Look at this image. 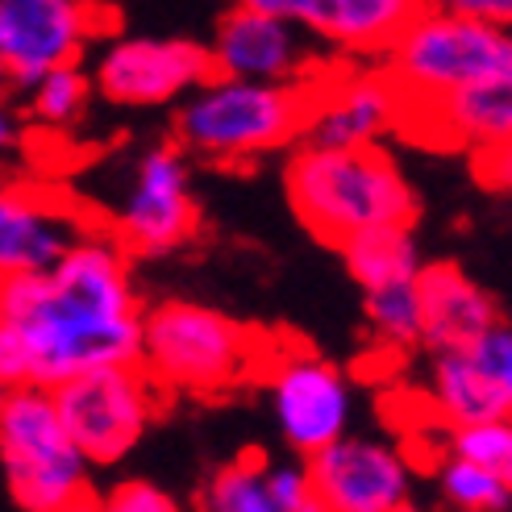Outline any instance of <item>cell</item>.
Instances as JSON below:
<instances>
[{
  "label": "cell",
  "mask_w": 512,
  "mask_h": 512,
  "mask_svg": "<svg viewBox=\"0 0 512 512\" xmlns=\"http://www.w3.org/2000/svg\"><path fill=\"white\" fill-rule=\"evenodd\" d=\"M425 5L429 0H342L325 42L346 50L350 59H383Z\"/></svg>",
  "instance_id": "cell-19"
},
{
  "label": "cell",
  "mask_w": 512,
  "mask_h": 512,
  "mask_svg": "<svg viewBox=\"0 0 512 512\" xmlns=\"http://www.w3.org/2000/svg\"><path fill=\"white\" fill-rule=\"evenodd\" d=\"M50 400L84 463L105 467L138 446L146 425L167 404V392L142 371V363H125L75 375L50 388Z\"/></svg>",
  "instance_id": "cell-7"
},
{
  "label": "cell",
  "mask_w": 512,
  "mask_h": 512,
  "mask_svg": "<svg viewBox=\"0 0 512 512\" xmlns=\"http://www.w3.org/2000/svg\"><path fill=\"white\" fill-rule=\"evenodd\" d=\"M213 80L209 46L188 38H121L96 63V92L109 105L150 109Z\"/></svg>",
  "instance_id": "cell-15"
},
{
  "label": "cell",
  "mask_w": 512,
  "mask_h": 512,
  "mask_svg": "<svg viewBox=\"0 0 512 512\" xmlns=\"http://www.w3.org/2000/svg\"><path fill=\"white\" fill-rule=\"evenodd\" d=\"M263 479H267V492L275 496V504L284 512H325L304 463H263Z\"/></svg>",
  "instance_id": "cell-27"
},
{
  "label": "cell",
  "mask_w": 512,
  "mask_h": 512,
  "mask_svg": "<svg viewBox=\"0 0 512 512\" xmlns=\"http://www.w3.org/2000/svg\"><path fill=\"white\" fill-rule=\"evenodd\" d=\"M0 463L25 512H59L88 488V463L46 388H13L0 404Z\"/></svg>",
  "instance_id": "cell-6"
},
{
  "label": "cell",
  "mask_w": 512,
  "mask_h": 512,
  "mask_svg": "<svg viewBox=\"0 0 512 512\" xmlns=\"http://www.w3.org/2000/svg\"><path fill=\"white\" fill-rule=\"evenodd\" d=\"M209 59H213V75L254 80V84H296V88H309L329 67L321 50L313 46V34L246 5H234L217 21Z\"/></svg>",
  "instance_id": "cell-14"
},
{
  "label": "cell",
  "mask_w": 512,
  "mask_h": 512,
  "mask_svg": "<svg viewBox=\"0 0 512 512\" xmlns=\"http://www.w3.org/2000/svg\"><path fill=\"white\" fill-rule=\"evenodd\" d=\"M0 383L5 388H34L30 379V350L13 321L0 317Z\"/></svg>",
  "instance_id": "cell-29"
},
{
  "label": "cell",
  "mask_w": 512,
  "mask_h": 512,
  "mask_svg": "<svg viewBox=\"0 0 512 512\" xmlns=\"http://www.w3.org/2000/svg\"><path fill=\"white\" fill-rule=\"evenodd\" d=\"M200 229V204L192 192L188 155L175 142L146 150L134 167V188L109 234L130 259H155L188 246Z\"/></svg>",
  "instance_id": "cell-9"
},
{
  "label": "cell",
  "mask_w": 512,
  "mask_h": 512,
  "mask_svg": "<svg viewBox=\"0 0 512 512\" xmlns=\"http://www.w3.org/2000/svg\"><path fill=\"white\" fill-rule=\"evenodd\" d=\"M263 463L267 458L259 454H242L238 463L221 467L204 488V512H284L267 492Z\"/></svg>",
  "instance_id": "cell-22"
},
{
  "label": "cell",
  "mask_w": 512,
  "mask_h": 512,
  "mask_svg": "<svg viewBox=\"0 0 512 512\" xmlns=\"http://www.w3.org/2000/svg\"><path fill=\"white\" fill-rule=\"evenodd\" d=\"M259 375L267 379L279 433L300 458H313L317 450L350 433L354 388L342 375V367H334L329 358L304 346H288V350L267 346Z\"/></svg>",
  "instance_id": "cell-8"
},
{
  "label": "cell",
  "mask_w": 512,
  "mask_h": 512,
  "mask_svg": "<svg viewBox=\"0 0 512 512\" xmlns=\"http://www.w3.org/2000/svg\"><path fill=\"white\" fill-rule=\"evenodd\" d=\"M304 130V88L213 75L175 113V146L209 163H250L288 150Z\"/></svg>",
  "instance_id": "cell-4"
},
{
  "label": "cell",
  "mask_w": 512,
  "mask_h": 512,
  "mask_svg": "<svg viewBox=\"0 0 512 512\" xmlns=\"http://www.w3.org/2000/svg\"><path fill=\"white\" fill-rule=\"evenodd\" d=\"M429 5H454V0H429Z\"/></svg>",
  "instance_id": "cell-35"
},
{
  "label": "cell",
  "mask_w": 512,
  "mask_h": 512,
  "mask_svg": "<svg viewBox=\"0 0 512 512\" xmlns=\"http://www.w3.org/2000/svg\"><path fill=\"white\" fill-rule=\"evenodd\" d=\"M512 63V34L450 5H425L392 42L383 71L404 96V113L442 100L446 92L496 75Z\"/></svg>",
  "instance_id": "cell-5"
},
{
  "label": "cell",
  "mask_w": 512,
  "mask_h": 512,
  "mask_svg": "<svg viewBox=\"0 0 512 512\" xmlns=\"http://www.w3.org/2000/svg\"><path fill=\"white\" fill-rule=\"evenodd\" d=\"M267 338L209 304L167 300L142 313V371L171 392L221 396L263 371Z\"/></svg>",
  "instance_id": "cell-3"
},
{
  "label": "cell",
  "mask_w": 512,
  "mask_h": 512,
  "mask_svg": "<svg viewBox=\"0 0 512 512\" xmlns=\"http://www.w3.org/2000/svg\"><path fill=\"white\" fill-rule=\"evenodd\" d=\"M338 250L346 259L350 279L363 292L388 288V284H413L425 267L413 225H379V229H367V234H354Z\"/></svg>",
  "instance_id": "cell-20"
},
{
  "label": "cell",
  "mask_w": 512,
  "mask_h": 512,
  "mask_svg": "<svg viewBox=\"0 0 512 512\" xmlns=\"http://www.w3.org/2000/svg\"><path fill=\"white\" fill-rule=\"evenodd\" d=\"M238 5L259 9L267 17H279V21H288V25H296V30H304V34H313V38L325 42L329 21H334L342 0H238Z\"/></svg>",
  "instance_id": "cell-26"
},
{
  "label": "cell",
  "mask_w": 512,
  "mask_h": 512,
  "mask_svg": "<svg viewBox=\"0 0 512 512\" xmlns=\"http://www.w3.org/2000/svg\"><path fill=\"white\" fill-rule=\"evenodd\" d=\"M100 512H184V508H179L175 496L155 488V483L125 479V483H117L105 500H100Z\"/></svg>",
  "instance_id": "cell-28"
},
{
  "label": "cell",
  "mask_w": 512,
  "mask_h": 512,
  "mask_svg": "<svg viewBox=\"0 0 512 512\" xmlns=\"http://www.w3.org/2000/svg\"><path fill=\"white\" fill-rule=\"evenodd\" d=\"M475 155V179L492 192H512V138L496 142V146H483L471 150Z\"/></svg>",
  "instance_id": "cell-30"
},
{
  "label": "cell",
  "mask_w": 512,
  "mask_h": 512,
  "mask_svg": "<svg viewBox=\"0 0 512 512\" xmlns=\"http://www.w3.org/2000/svg\"><path fill=\"white\" fill-rule=\"evenodd\" d=\"M0 75H5V50H0Z\"/></svg>",
  "instance_id": "cell-34"
},
{
  "label": "cell",
  "mask_w": 512,
  "mask_h": 512,
  "mask_svg": "<svg viewBox=\"0 0 512 512\" xmlns=\"http://www.w3.org/2000/svg\"><path fill=\"white\" fill-rule=\"evenodd\" d=\"M400 130H413L433 142L483 150L512 138V63L496 75H483L475 84L446 92L442 100L421 109H408Z\"/></svg>",
  "instance_id": "cell-17"
},
{
  "label": "cell",
  "mask_w": 512,
  "mask_h": 512,
  "mask_svg": "<svg viewBox=\"0 0 512 512\" xmlns=\"http://www.w3.org/2000/svg\"><path fill=\"white\" fill-rule=\"evenodd\" d=\"M88 234L96 229L84 221L80 204L63 192L0 184V275H42Z\"/></svg>",
  "instance_id": "cell-16"
},
{
  "label": "cell",
  "mask_w": 512,
  "mask_h": 512,
  "mask_svg": "<svg viewBox=\"0 0 512 512\" xmlns=\"http://www.w3.org/2000/svg\"><path fill=\"white\" fill-rule=\"evenodd\" d=\"M13 142H17V134H13V117L5 113V105H0V163L9 159V150H13Z\"/></svg>",
  "instance_id": "cell-32"
},
{
  "label": "cell",
  "mask_w": 512,
  "mask_h": 512,
  "mask_svg": "<svg viewBox=\"0 0 512 512\" xmlns=\"http://www.w3.org/2000/svg\"><path fill=\"white\" fill-rule=\"evenodd\" d=\"M363 309L375 342L392 346V350H413L421 346V296H417V279L413 284H388V288H371L363 292Z\"/></svg>",
  "instance_id": "cell-21"
},
{
  "label": "cell",
  "mask_w": 512,
  "mask_h": 512,
  "mask_svg": "<svg viewBox=\"0 0 512 512\" xmlns=\"http://www.w3.org/2000/svg\"><path fill=\"white\" fill-rule=\"evenodd\" d=\"M92 84L80 67H59L34 84V117L46 125H71L88 109Z\"/></svg>",
  "instance_id": "cell-25"
},
{
  "label": "cell",
  "mask_w": 512,
  "mask_h": 512,
  "mask_svg": "<svg viewBox=\"0 0 512 512\" xmlns=\"http://www.w3.org/2000/svg\"><path fill=\"white\" fill-rule=\"evenodd\" d=\"M450 9H463L479 21L496 25V30H508L512 34V0H454Z\"/></svg>",
  "instance_id": "cell-31"
},
{
  "label": "cell",
  "mask_w": 512,
  "mask_h": 512,
  "mask_svg": "<svg viewBox=\"0 0 512 512\" xmlns=\"http://www.w3.org/2000/svg\"><path fill=\"white\" fill-rule=\"evenodd\" d=\"M13 325L30 350L34 388L46 392L96 367L138 363L142 309L130 279V254L109 229L80 238L38 275V288Z\"/></svg>",
  "instance_id": "cell-1"
},
{
  "label": "cell",
  "mask_w": 512,
  "mask_h": 512,
  "mask_svg": "<svg viewBox=\"0 0 512 512\" xmlns=\"http://www.w3.org/2000/svg\"><path fill=\"white\" fill-rule=\"evenodd\" d=\"M417 296H421V346L429 354L463 346L500 321L496 300L454 263H425L417 275Z\"/></svg>",
  "instance_id": "cell-18"
},
{
  "label": "cell",
  "mask_w": 512,
  "mask_h": 512,
  "mask_svg": "<svg viewBox=\"0 0 512 512\" xmlns=\"http://www.w3.org/2000/svg\"><path fill=\"white\" fill-rule=\"evenodd\" d=\"M284 184L296 217L329 246H342L379 225L417 221V196L383 146H296Z\"/></svg>",
  "instance_id": "cell-2"
},
{
  "label": "cell",
  "mask_w": 512,
  "mask_h": 512,
  "mask_svg": "<svg viewBox=\"0 0 512 512\" xmlns=\"http://www.w3.org/2000/svg\"><path fill=\"white\" fill-rule=\"evenodd\" d=\"M450 454H463L483 471H492L512 492V421H483L450 429Z\"/></svg>",
  "instance_id": "cell-24"
},
{
  "label": "cell",
  "mask_w": 512,
  "mask_h": 512,
  "mask_svg": "<svg viewBox=\"0 0 512 512\" xmlns=\"http://www.w3.org/2000/svg\"><path fill=\"white\" fill-rule=\"evenodd\" d=\"M304 467L325 512H413V463L388 438L346 433L304 458Z\"/></svg>",
  "instance_id": "cell-11"
},
{
  "label": "cell",
  "mask_w": 512,
  "mask_h": 512,
  "mask_svg": "<svg viewBox=\"0 0 512 512\" xmlns=\"http://www.w3.org/2000/svg\"><path fill=\"white\" fill-rule=\"evenodd\" d=\"M5 396H9V388H5V383H0V404H5Z\"/></svg>",
  "instance_id": "cell-33"
},
{
  "label": "cell",
  "mask_w": 512,
  "mask_h": 512,
  "mask_svg": "<svg viewBox=\"0 0 512 512\" xmlns=\"http://www.w3.org/2000/svg\"><path fill=\"white\" fill-rule=\"evenodd\" d=\"M438 492L458 512H504L512 504V492L492 471H483L479 463H471L463 454H450V450L438 463Z\"/></svg>",
  "instance_id": "cell-23"
},
{
  "label": "cell",
  "mask_w": 512,
  "mask_h": 512,
  "mask_svg": "<svg viewBox=\"0 0 512 512\" xmlns=\"http://www.w3.org/2000/svg\"><path fill=\"white\" fill-rule=\"evenodd\" d=\"M105 25H113V17L96 0H0L5 75L30 88L50 71L75 67L84 42Z\"/></svg>",
  "instance_id": "cell-13"
},
{
  "label": "cell",
  "mask_w": 512,
  "mask_h": 512,
  "mask_svg": "<svg viewBox=\"0 0 512 512\" xmlns=\"http://www.w3.org/2000/svg\"><path fill=\"white\" fill-rule=\"evenodd\" d=\"M429 404L450 429L512 421V325L496 321L463 346L433 350Z\"/></svg>",
  "instance_id": "cell-12"
},
{
  "label": "cell",
  "mask_w": 512,
  "mask_h": 512,
  "mask_svg": "<svg viewBox=\"0 0 512 512\" xmlns=\"http://www.w3.org/2000/svg\"><path fill=\"white\" fill-rule=\"evenodd\" d=\"M404 125V96L383 67H334L329 63L304 88V130L300 146L350 150L379 146Z\"/></svg>",
  "instance_id": "cell-10"
}]
</instances>
